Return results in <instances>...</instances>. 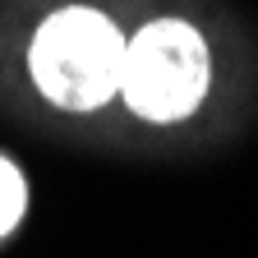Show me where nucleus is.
I'll return each mask as SVG.
<instances>
[{"label": "nucleus", "instance_id": "1", "mask_svg": "<svg viewBox=\"0 0 258 258\" xmlns=\"http://www.w3.org/2000/svg\"><path fill=\"white\" fill-rule=\"evenodd\" d=\"M28 70L51 106L97 111L111 97H120L124 37L102 10L64 5L37 28L28 46Z\"/></svg>", "mask_w": 258, "mask_h": 258}, {"label": "nucleus", "instance_id": "2", "mask_svg": "<svg viewBox=\"0 0 258 258\" xmlns=\"http://www.w3.org/2000/svg\"><path fill=\"white\" fill-rule=\"evenodd\" d=\"M208 42L184 19H157L143 23L124 42V74L120 97L129 111L152 124H175L199 111L208 92Z\"/></svg>", "mask_w": 258, "mask_h": 258}, {"label": "nucleus", "instance_id": "3", "mask_svg": "<svg viewBox=\"0 0 258 258\" xmlns=\"http://www.w3.org/2000/svg\"><path fill=\"white\" fill-rule=\"evenodd\" d=\"M28 212V184L10 157H0V240H5Z\"/></svg>", "mask_w": 258, "mask_h": 258}]
</instances>
